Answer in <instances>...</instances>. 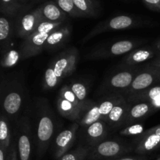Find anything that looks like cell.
<instances>
[{
  "instance_id": "obj_5",
  "label": "cell",
  "mask_w": 160,
  "mask_h": 160,
  "mask_svg": "<svg viewBox=\"0 0 160 160\" xmlns=\"http://www.w3.org/2000/svg\"><path fill=\"white\" fill-rule=\"evenodd\" d=\"M62 24L63 23H53L45 20L41 22L36 31L29 37L23 39L20 45L22 60L35 56L42 52L49 34Z\"/></svg>"
},
{
  "instance_id": "obj_4",
  "label": "cell",
  "mask_w": 160,
  "mask_h": 160,
  "mask_svg": "<svg viewBox=\"0 0 160 160\" xmlns=\"http://www.w3.org/2000/svg\"><path fill=\"white\" fill-rule=\"evenodd\" d=\"M151 25V21L145 20L140 17L134 15H118L110 17L98 23L83 39L82 42L85 43L96 35L105 32L114 31L128 30L131 28H142Z\"/></svg>"
},
{
  "instance_id": "obj_12",
  "label": "cell",
  "mask_w": 160,
  "mask_h": 160,
  "mask_svg": "<svg viewBox=\"0 0 160 160\" xmlns=\"http://www.w3.org/2000/svg\"><path fill=\"white\" fill-rule=\"evenodd\" d=\"M159 82H160L159 69L146 64L142 66V70L136 75L131 85L128 90L123 92V95L125 97L135 95L148 88L156 85Z\"/></svg>"
},
{
  "instance_id": "obj_38",
  "label": "cell",
  "mask_w": 160,
  "mask_h": 160,
  "mask_svg": "<svg viewBox=\"0 0 160 160\" xmlns=\"http://www.w3.org/2000/svg\"><path fill=\"white\" fill-rule=\"evenodd\" d=\"M156 160H160V157H159V158H158V159H156Z\"/></svg>"
},
{
  "instance_id": "obj_34",
  "label": "cell",
  "mask_w": 160,
  "mask_h": 160,
  "mask_svg": "<svg viewBox=\"0 0 160 160\" xmlns=\"http://www.w3.org/2000/svg\"><path fill=\"white\" fill-rule=\"evenodd\" d=\"M147 64H148V66L156 67V68L159 69L160 70V56H156V59L152 60L151 62H148Z\"/></svg>"
},
{
  "instance_id": "obj_27",
  "label": "cell",
  "mask_w": 160,
  "mask_h": 160,
  "mask_svg": "<svg viewBox=\"0 0 160 160\" xmlns=\"http://www.w3.org/2000/svg\"><path fill=\"white\" fill-rule=\"evenodd\" d=\"M22 4L20 0H1V12L3 15L12 18L19 13Z\"/></svg>"
},
{
  "instance_id": "obj_3",
  "label": "cell",
  "mask_w": 160,
  "mask_h": 160,
  "mask_svg": "<svg viewBox=\"0 0 160 160\" xmlns=\"http://www.w3.org/2000/svg\"><path fill=\"white\" fill-rule=\"evenodd\" d=\"M25 104V88L16 80H2L1 84L2 112L9 118L11 123L19 117Z\"/></svg>"
},
{
  "instance_id": "obj_8",
  "label": "cell",
  "mask_w": 160,
  "mask_h": 160,
  "mask_svg": "<svg viewBox=\"0 0 160 160\" xmlns=\"http://www.w3.org/2000/svg\"><path fill=\"white\" fill-rule=\"evenodd\" d=\"M56 106L61 117L74 122H78L87 111L67 84H64L59 89Z\"/></svg>"
},
{
  "instance_id": "obj_28",
  "label": "cell",
  "mask_w": 160,
  "mask_h": 160,
  "mask_svg": "<svg viewBox=\"0 0 160 160\" xmlns=\"http://www.w3.org/2000/svg\"><path fill=\"white\" fill-rule=\"evenodd\" d=\"M88 153L89 148L87 145H79L64 155L59 160H85L88 159Z\"/></svg>"
},
{
  "instance_id": "obj_33",
  "label": "cell",
  "mask_w": 160,
  "mask_h": 160,
  "mask_svg": "<svg viewBox=\"0 0 160 160\" xmlns=\"http://www.w3.org/2000/svg\"><path fill=\"white\" fill-rule=\"evenodd\" d=\"M111 160H148L147 158L144 156H123L121 157L116 158L114 159Z\"/></svg>"
},
{
  "instance_id": "obj_36",
  "label": "cell",
  "mask_w": 160,
  "mask_h": 160,
  "mask_svg": "<svg viewBox=\"0 0 160 160\" xmlns=\"http://www.w3.org/2000/svg\"><path fill=\"white\" fill-rule=\"evenodd\" d=\"M153 46L155 47V48H156V51H157L158 56H160V38L155 42Z\"/></svg>"
},
{
  "instance_id": "obj_20",
  "label": "cell",
  "mask_w": 160,
  "mask_h": 160,
  "mask_svg": "<svg viewBox=\"0 0 160 160\" xmlns=\"http://www.w3.org/2000/svg\"><path fill=\"white\" fill-rule=\"evenodd\" d=\"M126 98L131 104L139 102L151 103L156 110H159L160 109V85L156 84L135 95L126 97Z\"/></svg>"
},
{
  "instance_id": "obj_23",
  "label": "cell",
  "mask_w": 160,
  "mask_h": 160,
  "mask_svg": "<svg viewBox=\"0 0 160 160\" xmlns=\"http://www.w3.org/2000/svg\"><path fill=\"white\" fill-rule=\"evenodd\" d=\"M12 140L11 122L9 118L2 112L0 116V146L9 152Z\"/></svg>"
},
{
  "instance_id": "obj_29",
  "label": "cell",
  "mask_w": 160,
  "mask_h": 160,
  "mask_svg": "<svg viewBox=\"0 0 160 160\" xmlns=\"http://www.w3.org/2000/svg\"><path fill=\"white\" fill-rule=\"evenodd\" d=\"M55 2L70 17H82V15L75 6L73 0H55Z\"/></svg>"
},
{
  "instance_id": "obj_7",
  "label": "cell",
  "mask_w": 160,
  "mask_h": 160,
  "mask_svg": "<svg viewBox=\"0 0 160 160\" xmlns=\"http://www.w3.org/2000/svg\"><path fill=\"white\" fill-rule=\"evenodd\" d=\"M124 96L122 94H110L104 95L98 102H94L93 104L87 109L78 123L83 128H87L91 124L98 120H104L106 122L109 112L113 106Z\"/></svg>"
},
{
  "instance_id": "obj_25",
  "label": "cell",
  "mask_w": 160,
  "mask_h": 160,
  "mask_svg": "<svg viewBox=\"0 0 160 160\" xmlns=\"http://www.w3.org/2000/svg\"><path fill=\"white\" fill-rule=\"evenodd\" d=\"M70 87L72 92L76 95L78 101L84 107L88 109L93 104V101L87 99L88 88L85 84H83L82 82H73L70 84Z\"/></svg>"
},
{
  "instance_id": "obj_31",
  "label": "cell",
  "mask_w": 160,
  "mask_h": 160,
  "mask_svg": "<svg viewBox=\"0 0 160 160\" xmlns=\"http://www.w3.org/2000/svg\"><path fill=\"white\" fill-rule=\"evenodd\" d=\"M6 160H19L17 140H16L15 136H14V139L12 142V145H11L10 149H9V154H8L7 159Z\"/></svg>"
},
{
  "instance_id": "obj_13",
  "label": "cell",
  "mask_w": 160,
  "mask_h": 160,
  "mask_svg": "<svg viewBox=\"0 0 160 160\" xmlns=\"http://www.w3.org/2000/svg\"><path fill=\"white\" fill-rule=\"evenodd\" d=\"M42 21L43 19L38 7L32 11L18 13L14 22L15 35L25 39L36 31Z\"/></svg>"
},
{
  "instance_id": "obj_1",
  "label": "cell",
  "mask_w": 160,
  "mask_h": 160,
  "mask_svg": "<svg viewBox=\"0 0 160 160\" xmlns=\"http://www.w3.org/2000/svg\"><path fill=\"white\" fill-rule=\"evenodd\" d=\"M35 130L33 134L37 159H41L46 153L53 138L57 120L47 98H37L34 101Z\"/></svg>"
},
{
  "instance_id": "obj_10",
  "label": "cell",
  "mask_w": 160,
  "mask_h": 160,
  "mask_svg": "<svg viewBox=\"0 0 160 160\" xmlns=\"http://www.w3.org/2000/svg\"><path fill=\"white\" fill-rule=\"evenodd\" d=\"M16 123L14 136L17 140L19 160H31L33 133L29 117L22 116Z\"/></svg>"
},
{
  "instance_id": "obj_32",
  "label": "cell",
  "mask_w": 160,
  "mask_h": 160,
  "mask_svg": "<svg viewBox=\"0 0 160 160\" xmlns=\"http://www.w3.org/2000/svg\"><path fill=\"white\" fill-rule=\"evenodd\" d=\"M142 2L150 10L160 12V0H142Z\"/></svg>"
},
{
  "instance_id": "obj_18",
  "label": "cell",
  "mask_w": 160,
  "mask_h": 160,
  "mask_svg": "<svg viewBox=\"0 0 160 160\" xmlns=\"http://www.w3.org/2000/svg\"><path fill=\"white\" fill-rule=\"evenodd\" d=\"M158 53L154 46H145L137 48L131 52L128 53L122 62L123 67H136L142 62L151 60Z\"/></svg>"
},
{
  "instance_id": "obj_37",
  "label": "cell",
  "mask_w": 160,
  "mask_h": 160,
  "mask_svg": "<svg viewBox=\"0 0 160 160\" xmlns=\"http://www.w3.org/2000/svg\"><path fill=\"white\" fill-rule=\"evenodd\" d=\"M28 1H31V0H20V3H21L22 5H23V4H24V3L26 2H28Z\"/></svg>"
},
{
  "instance_id": "obj_19",
  "label": "cell",
  "mask_w": 160,
  "mask_h": 160,
  "mask_svg": "<svg viewBox=\"0 0 160 160\" xmlns=\"http://www.w3.org/2000/svg\"><path fill=\"white\" fill-rule=\"evenodd\" d=\"M156 111V108L151 103L139 102L131 104L123 127H128L138 123L140 120L147 118Z\"/></svg>"
},
{
  "instance_id": "obj_14",
  "label": "cell",
  "mask_w": 160,
  "mask_h": 160,
  "mask_svg": "<svg viewBox=\"0 0 160 160\" xmlns=\"http://www.w3.org/2000/svg\"><path fill=\"white\" fill-rule=\"evenodd\" d=\"M79 127L80 125L74 122L56 136L53 145V156L55 159H60L70 152V148L76 142Z\"/></svg>"
},
{
  "instance_id": "obj_22",
  "label": "cell",
  "mask_w": 160,
  "mask_h": 160,
  "mask_svg": "<svg viewBox=\"0 0 160 160\" xmlns=\"http://www.w3.org/2000/svg\"><path fill=\"white\" fill-rule=\"evenodd\" d=\"M10 17L2 14L0 17V45L2 52L6 51L11 46L12 36L15 34L14 23L10 20Z\"/></svg>"
},
{
  "instance_id": "obj_24",
  "label": "cell",
  "mask_w": 160,
  "mask_h": 160,
  "mask_svg": "<svg viewBox=\"0 0 160 160\" xmlns=\"http://www.w3.org/2000/svg\"><path fill=\"white\" fill-rule=\"evenodd\" d=\"M82 17H95L99 14L100 6L98 0H73Z\"/></svg>"
},
{
  "instance_id": "obj_30",
  "label": "cell",
  "mask_w": 160,
  "mask_h": 160,
  "mask_svg": "<svg viewBox=\"0 0 160 160\" xmlns=\"http://www.w3.org/2000/svg\"><path fill=\"white\" fill-rule=\"evenodd\" d=\"M145 131V125L138 122V123H134V124L124 128L119 132V134L124 137H128V136H138L139 137Z\"/></svg>"
},
{
  "instance_id": "obj_16",
  "label": "cell",
  "mask_w": 160,
  "mask_h": 160,
  "mask_svg": "<svg viewBox=\"0 0 160 160\" xmlns=\"http://www.w3.org/2000/svg\"><path fill=\"white\" fill-rule=\"evenodd\" d=\"M85 128L84 138L87 144L86 145L89 148L106 140L109 130V127L104 120H98Z\"/></svg>"
},
{
  "instance_id": "obj_35",
  "label": "cell",
  "mask_w": 160,
  "mask_h": 160,
  "mask_svg": "<svg viewBox=\"0 0 160 160\" xmlns=\"http://www.w3.org/2000/svg\"><path fill=\"white\" fill-rule=\"evenodd\" d=\"M146 131L148 133H152V134H156V135L160 136V124L157 125V126L156 127H153V128L147 130Z\"/></svg>"
},
{
  "instance_id": "obj_15",
  "label": "cell",
  "mask_w": 160,
  "mask_h": 160,
  "mask_svg": "<svg viewBox=\"0 0 160 160\" xmlns=\"http://www.w3.org/2000/svg\"><path fill=\"white\" fill-rule=\"evenodd\" d=\"M71 30L70 25L64 23L54 30L48 36L44 50L53 52L62 48L70 40Z\"/></svg>"
},
{
  "instance_id": "obj_9",
  "label": "cell",
  "mask_w": 160,
  "mask_h": 160,
  "mask_svg": "<svg viewBox=\"0 0 160 160\" xmlns=\"http://www.w3.org/2000/svg\"><path fill=\"white\" fill-rule=\"evenodd\" d=\"M133 149L131 145L116 140H105L89 148L88 160H111L121 157Z\"/></svg>"
},
{
  "instance_id": "obj_21",
  "label": "cell",
  "mask_w": 160,
  "mask_h": 160,
  "mask_svg": "<svg viewBox=\"0 0 160 160\" xmlns=\"http://www.w3.org/2000/svg\"><path fill=\"white\" fill-rule=\"evenodd\" d=\"M41 14L43 20L53 23H64L67 17L57 4L53 1H48L39 6Z\"/></svg>"
},
{
  "instance_id": "obj_6",
  "label": "cell",
  "mask_w": 160,
  "mask_h": 160,
  "mask_svg": "<svg viewBox=\"0 0 160 160\" xmlns=\"http://www.w3.org/2000/svg\"><path fill=\"white\" fill-rule=\"evenodd\" d=\"M142 67H123L115 73L109 76L100 86L98 94L107 95L110 94H122L128 90L134 78L142 70Z\"/></svg>"
},
{
  "instance_id": "obj_11",
  "label": "cell",
  "mask_w": 160,
  "mask_h": 160,
  "mask_svg": "<svg viewBox=\"0 0 160 160\" xmlns=\"http://www.w3.org/2000/svg\"><path fill=\"white\" fill-rule=\"evenodd\" d=\"M145 42L144 39H125L93 50L87 56L90 59H108L128 54Z\"/></svg>"
},
{
  "instance_id": "obj_2",
  "label": "cell",
  "mask_w": 160,
  "mask_h": 160,
  "mask_svg": "<svg viewBox=\"0 0 160 160\" xmlns=\"http://www.w3.org/2000/svg\"><path fill=\"white\" fill-rule=\"evenodd\" d=\"M79 53L76 48H67L49 62L42 78V88L52 90L59 85L65 78L75 71Z\"/></svg>"
},
{
  "instance_id": "obj_17",
  "label": "cell",
  "mask_w": 160,
  "mask_h": 160,
  "mask_svg": "<svg viewBox=\"0 0 160 160\" xmlns=\"http://www.w3.org/2000/svg\"><path fill=\"white\" fill-rule=\"evenodd\" d=\"M131 106V104L128 102L126 97L123 96L113 106L106 120L109 129H117L123 126Z\"/></svg>"
},
{
  "instance_id": "obj_26",
  "label": "cell",
  "mask_w": 160,
  "mask_h": 160,
  "mask_svg": "<svg viewBox=\"0 0 160 160\" xmlns=\"http://www.w3.org/2000/svg\"><path fill=\"white\" fill-rule=\"evenodd\" d=\"M22 60V54L20 49L8 48L3 52L1 59V66L3 68H10L14 67Z\"/></svg>"
}]
</instances>
